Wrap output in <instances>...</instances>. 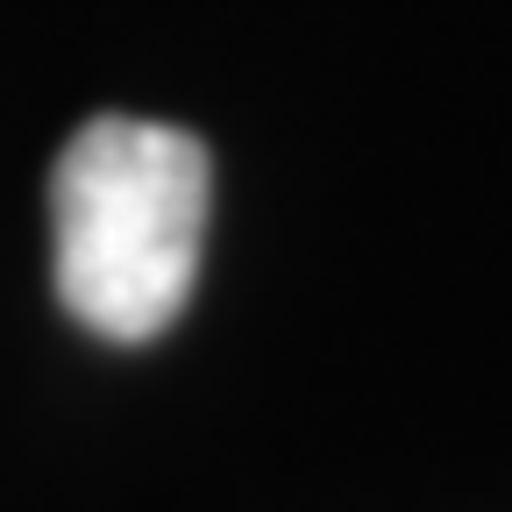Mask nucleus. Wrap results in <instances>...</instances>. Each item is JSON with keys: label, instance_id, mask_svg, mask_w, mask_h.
<instances>
[{"label": "nucleus", "instance_id": "f257e3e1", "mask_svg": "<svg viewBox=\"0 0 512 512\" xmlns=\"http://www.w3.org/2000/svg\"><path fill=\"white\" fill-rule=\"evenodd\" d=\"M214 157L143 114H93L50 171V278L86 335L157 342L200 285Z\"/></svg>", "mask_w": 512, "mask_h": 512}]
</instances>
